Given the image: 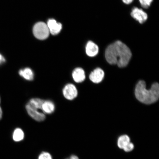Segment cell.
Listing matches in <instances>:
<instances>
[{"mask_svg": "<svg viewBox=\"0 0 159 159\" xmlns=\"http://www.w3.org/2000/svg\"><path fill=\"white\" fill-rule=\"evenodd\" d=\"M130 49L120 41H116L108 46L105 52V57L111 65H117L119 67H126L132 57Z\"/></svg>", "mask_w": 159, "mask_h": 159, "instance_id": "cell-1", "label": "cell"}, {"mask_svg": "<svg viewBox=\"0 0 159 159\" xmlns=\"http://www.w3.org/2000/svg\"><path fill=\"white\" fill-rule=\"evenodd\" d=\"M135 95L136 98L140 102L146 104H152L159 99V84L155 83L152 85L150 89H147L145 81H140L136 85Z\"/></svg>", "mask_w": 159, "mask_h": 159, "instance_id": "cell-2", "label": "cell"}, {"mask_svg": "<svg viewBox=\"0 0 159 159\" xmlns=\"http://www.w3.org/2000/svg\"><path fill=\"white\" fill-rule=\"evenodd\" d=\"M43 101L41 99L33 98L31 99L26 105V109L29 116L38 122H42L46 118L45 114L42 110Z\"/></svg>", "mask_w": 159, "mask_h": 159, "instance_id": "cell-3", "label": "cell"}, {"mask_svg": "<svg viewBox=\"0 0 159 159\" xmlns=\"http://www.w3.org/2000/svg\"><path fill=\"white\" fill-rule=\"evenodd\" d=\"M34 35L40 40L47 39L49 35V31L46 24L40 22L35 25L33 29Z\"/></svg>", "mask_w": 159, "mask_h": 159, "instance_id": "cell-4", "label": "cell"}, {"mask_svg": "<svg viewBox=\"0 0 159 159\" xmlns=\"http://www.w3.org/2000/svg\"><path fill=\"white\" fill-rule=\"evenodd\" d=\"M63 93L65 98L69 100H72L76 98L78 94L76 87L72 84L66 85L63 89Z\"/></svg>", "mask_w": 159, "mask_h": 159, "instance_id": "cell-5", "label": "cell"}, {"mask_svg": "<svg viewBox=\"0 0 159 159\" xmlns=\"http://www.w3.org/2000/svg\"><path fill=\"white\" fill-rule=\"evenodd\" d=\"M131 15L140 24L144 23L148 18L147 14L142 9H139L138 7H135L133 9Z\"/></svg>", "mask_w": 159, "mask_h": 159, "instance_id": "cell-6", "label": "cell"}, {"mask_svg": "<svg viewBox=\"0 0 159 159\" xmlns=\"http://www.w3.org/2000/svg\"><path fill=\"white\" fill-rule=\"evenodd\" d=\"M47 25L50 33L53 35L58 34L62 29L61 24L57 22L54 19L49 20Z\"/></svg>", "mask_w": 159, "mask_h": 159, "instance_id": "cell-7", "label": "cell"}, {"mask_svg": "<svg viewBox=\"0 0 159 159\" xmlns=\"http://www.w3.org/2000/svg\"><path fill=\"white\" fill-rule=\"evenodd\" d=\"M104 76V71L100 68L94 70L89 75V78L93 83H98L102 80Z\"/></svg>", "mask_w": 159, "mask_h": 159, "instance_id": "cell-8", "label": "cell"}, {"mask_svg": "<svg viewBox=\"0 0 159 159\" xmlns=\"http://www.w3.org/2000/svg\"><path fill=\"white\" fill-rule=\"evenodd\" d=\"M85 51L86 54L89 57H94L98 53V47L92 41H89L87 43Z\"/></svg>", "mask_w": 159, "mask_h": 159, "instance_id": "cell-9", "label": "cell"}, {"mask_svg": "<svg viewBox=\"0 0 159 159\" xmlns=\"http://www.w3.org/2000/svg\"><path fill=\"white\" fill-rule=\"evenodd\" d=\"M72 77L75 82H82L85 80V78L84 71L82 68L80 67L75 69L73 71Z\"/></svg>", "mask_w": 159, "mask_h": 159, "instance_id": "cell-10", "label": "cell"}, {"mask_svg": "<svg viewBox=\"0 0 159 159\" xmlns=\"http://www.w3.org/2000/svg\"><path fill=\"white\" fill-rule=\"evenodd\" d=\"M42 110L45 114H50L54 112L55 105L52 101H44L42 106Z\"/></svg>", "mask_w": 159, "mask_h": 159, "instance_id": "cell-11", "label": "cell"}, {"mask_svg": "<svg viewBox=\"0 0 159 159\" xmlns=\"http://www.w3.org/2000/svg\"><path fill=\"white\" fill-rule=\"evenodd\" d=\"M19 73L21 77L26 80L31 81L34 78V73L33 71L29 67L20 70Z\"/></svg>", "mask_w": 159, "mask_h": 159, "instance_id": "cell-12", "label": "cell"}, {"mask_svg": "<svg viewBox=\"0 0 159 159\" xmlns=\"http://www.w3.org/2000/svg\"><path fill=\"white\" fill-rule=\"evenodd\" d=\"M130 142V138L127 135H123L119 137L118 140V146L120 149H123Z\"/></svg>", "mask_w": 159, "mask_h": 159, "instance_id": "cell-13", "label": "cell"}, {"mask_svg": "<svg viewBox=\"0 0 159 159\" xmlns=\"http://www.w3.org/2000/svg\"><path fill=\"white\" fill-rule=\"evenodd\" d=\"M24 137V133L21 129L17 128L15 129L13 134V140L15 142H20L23 140Z\"/></svg>", "mask_w": 159, "mask_h": 159, "instance_id": "cell-14", "label": "cell"}, {"mask_svg": "<svg viewBox=\"0 0 159 159\" xmlns=\"http://www.w3.org/2000/svg\"><path fill=\"white\" fill-rule=\"evenodd\" d=\"M153 0H139L142 7L145 9H148L150 7Z\"/></svg>", "mask_w": 159, "mask_h": 159, "instance_id": "cell-15", "label": "cell"}, {"mask_svg": "<svg viewBox=\"0 0 159 159\" xmlns=\"http://www.w3.org/2000/svg\"><path fill=\"white\" fill-rule=\"evenodd\" d=\"M38 159H52V158L49 152H43L39 155Z\"/></svg>", "mask_w": 159, "mask_h": 159, "instance_id": "cell-16", "label": "cell"}, {"mask_svg": "<svg viewBox=\"0 0 159 159\" xmlns=\"http://www.w3.org/2000/svg\"><path fill=\"white\" fill-rule=\"evenodd\" d=\"M134 144L130 142L125 146L123 150L126 152H131L134 150Z\"/></svg>", "mask_w": 159, "mask_h": 159, "instance_id": "cell-17", "label": "cell"}, {"mask_svg": "<svg viewBox=\"0 0 159 159\" xmlns=\"http://www.w3.org/2000/svg\"><path fill=\"white\" fill-rule=\"evenodd\" d=\"M6 61V59L0 53V65L2 64Z\"/></svg>", "mask_w": 159, "mask_h": 159, "instance_id": "cell-18", "label": "cell"}, {"mask_svg": "<svg viewBox=\"0 0 159 159\" xmlns=\"http://www.w3.org/2000/svg\"><path fill=\"white\" fill-rule=\"evenodd\" d=\"M122 1L125 3L126 4H129L132 3L134 0H122Z\"/></svg>", "mask_w": 159, "mask_h": 159, "instance_id": "cell-19", "label": "cell"}, {"mask_svg": "<svg viewBox=\"0 0 159 159\" xmlns=\"http://www.w3.org/2000/svg\"><path fill=\"white\" fill-rule=\"evenodd\" d=\"M66 159H79V158L78 157L75 156V155H72V156H70L69 157Z\"/></svg>", "mask_w": 159, "mask_h": 159, "instance_id": "cell-20", "label": "cell"}, {"mask_svg": "<svg viewBox=\"0 0 159 159\" xmlns=\"http://www.w3.org/2000/svg\"><path fill=\"white\" fill-rule=\"evenodd\" d=\"M1 97H0V104H1ZM2 109L1 107V105H0V120H1V119H2Z\"/></svg>", "mask_w": 159, "mask_h": 159, "instance_id": "cell-21", "label": "cell"}]
</instances>
